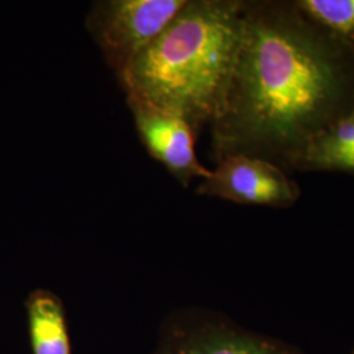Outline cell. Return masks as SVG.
<instances>
[{"mask_svg":"<svg viewBox=\"0 0 354 354\" xmlns=\"http://www.w3.org/2000/svg\"><path fill=\"white\" fill-rule=\"evenodd\" d=\"M353 108V54L294 0H245L227 97L210 127L215 159L243 153L292 171Z\"/></svg>","mask_w":354,"mask_h":354,"instance_id":"1","label":"cell"},{"mask_svg":"<svg viewBox=\"0 0 354 354\" xmlns=\"http://www.w3.org/2000/svg\"><path fill=\"white\" fill-rule=\"evenodd\" d=\"M245 0H187L120 77L127 93L200 130L221 115L241 49Z\"/></svg>","mask_w":354,"mask_h":354,"instance_id":"2","label":"cell"},{"mask_svg":"<svg viewBox=\"0 0 354 354\" xmlns=\"http://www.w3.org/2000/svg\"><path fill=\"white\" fill-rule=\"evenodd\" d=\"M187 0H104L93 3L87 28L118 79Z\"/></svg>","mask_w":354,"mask_h":354,"instance_id":"3","label":"cell"},{"mask_svg":"<svg viewBox=\"0 0 354 354\" xmlns=\"http://www.w3.org/2000/svg\"><path fill=\"white\" fill-rule=\"evenodd\" d=\"M151 354H302L289 344L241 328L218 313L183 308L160 327Z\"/></svg>","mask_w":354,"mask_h":354,"instance_id":"4","label":"cell"},{"mask_svg":"<svg viewBox=\"0 0 354 354\" xmlns=\"http://www.w3.org/2000/svg\"><path fill=\"white\" fill-rule=\"evenodd\" d=\"M200 196L250 206L290 207L301 197V188L285 169L268 160L243 153L216 160L215 169L200 181Z\"/></svg>","mask_w":354,"mask_h":354,"instance_id":"5","label":"cell"},{"mask_svg":"<svg viewBox=\"0 0 354 354\" xmlns=\"http://www.w3.org/2000/svg\"><path fill=\"white\" fill-rule=\"evenodd\" d=\"M137 133L145 149L184 187L210 175L197 158L196 129L181 114L127 93Z\"/></svg>","mask_w":354,"mask_h":354,"instance_id":"6","label":"cell"},{"mask_svg":"<svg viewBox=\"0 0 354 354\" xmlns=\"http://www.w3.org/2000/svg\"><path fill=\"white\" fill-rule=\"evenodd\" d=\"M26 311L33 354H71L66 308L57 294L46 289L30 291Z\"/></svg>","mask_w":354,"mask_h":354,"instance_id":"7","label":"cell"},{"mask_svg":"<svg viewBox=\"0 0 354 354\" xmlns=\"http://www.w3.org/2000/svg\"><path fill=\"white\" fill-rule=\"evenodd\" d=\"M292 171L354 175V108L307 145Z\"/></svg>","mask_w":354,"mask_h":354,"instance_id":"8","label":"cell"},{"mask_svg":"<svg viewBox=\"0 0 354 354\" xmlns=\"http://www.w3.org/2000/svg\"><path fill=\"white\" fill-rule=\"evenodd\" d=\"M294 3L354 55V0H294Z\"/></svg>","mask_w":354,"mask_h":354,"instance_id":"9","label":"cell"},{"mask_svg":"<svg viewBox=\"0 0 354 354\" xmlns=\"http://www.w3.org/2000/svg\"><path fill=\"white\" fill-rule=\"evenodd\" d=\"M353 354H354V352H353Z\"/></svg>","mask_w":354,"mask_h":354,"instance_id":"10","label":"cell"}]
</instances>
